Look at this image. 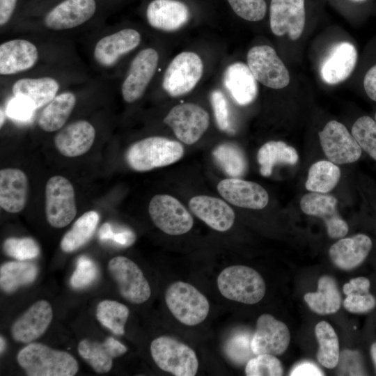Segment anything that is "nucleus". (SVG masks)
<instances>
[{
    "mask_svg": "<svg viewBox=\"0 0 376 376\" xmlns=\"http://www.w3.org/2000/svg\"><path fill=\"white\" fill-rule=\"evenodd\" d=\"M175 136L184 143L191 145L200 139L208 128V113L194 103L175 105L164 119Z\"/></svg>",
    "mask_w": 376,
    "mask_h": 376,
    "instance_id": "11",
    "label": "nucleus"
},
{
    "mask_svg": "<svg viewBox=\"0 0 376 376\" xmlns=\"http://www.w3.org/2000/svg\"><path fill=\"white\" fill-rule=\"evenodd\" d=\"M370 355L376 370V343L372 344L370 347Z\"/></svg>",
    "mask_w": 376,
    "mask_h": 376,
    "instance_id": "54",
    "label": "nucleus"
},
{
    "mask_svg": "<svg viewBox=\"0 0 376 376\" xmlns=\"http://www.w3.org/2000/svg\"><path fill=\"white\" fill-rule=\"evenodd\" d=\"M154 362L163 371L175 376H194L198 369L196 352L189 345L169 336L152 340L150 347Z\"/></svg>",
    "mask_w": 376,
    "mask_h": 376,
    "instance_id": "5",
    "label": "nucleus"
},
{
    "mask_svg": "<svg viewBox=\"0 0 376 376\" xmlns=\"http://www.w3.org/2000/svg\"><path fill=\"white\" fill-rule=\"evenodd\" d=\"M53 318V311L46 300L32 304L11 327L13 338L22 343H30L46 331Z\"/></svg>",
    "mask_w": 376,
    "mask_h": 376,
    "instance_id": "19",
    "label": "nucleus"
},
{
    "mask_svg": "<svg viewBox=\"0 0 376 376\" xmlns=\"http://www.w3.org/2000/svg\"><path fill=\"white\" fill-rule=\"evenodd\" d=\"M291 376L312 375L322 376L324 375L323 372L315 364L311 362H301L295 366L290 371Z\"/></svg>",
    "mask_w": 376,
    "mask_h": 376,
    "instance_id": "52",
    "label": "nucleus"
},
{
    "mask_svg": "<svg viewBox=\"0 0 376 376\" xmlns=\"http://www.w3.org/2000/svg\"><path fill=\"white\" fill-rule=\"evenodd\" d=\"M17 362L29 376H73L79 370L75 358L40 343H31L17 354Z\"/></svg>",
    "mask_w": 376,
    "mask_h": 376,
    "instance_id": "1",
    "label": "nucleus"
},
{
    "mask_svg": "<svg viewBox=\"0 0 376 376\" xmlns=\"http://www.w3.org/2000/svg\"><path fill=\"white\" fill-rule=\"evenodd\" d=\"M98 236L102 241H112L116 244L127 247L136 240L134 233L127 228L114 229L111 224L106 222L100 228Z\"/></svg>",
    "mask_w": 376,
    "mask_h": 376,
    "instance_id": "46",
    "label": "nucleus"
},
{
    "mask_svg": "<svg viewBox=\"0 0 376 376\" xmlns=\"http://www.w3.org/2000/svg\"><path fill=\"white\" fill-rule=\"evenodd\" d=\"M340 178V169L336 164L320 160L311 166L305 187L311 192L326 194L337 185Z\"/></svg>",
    "mask_w": 376,
    "mask_h": 376,
    "instance_id": "36",
    "label": "nucleus"
},
{
    "mask_svg": "<svg viewBox=\"0 0 376 376\" xmlns=\"http://www.w3.org/2000/svg\"><path fill=\"white\" fill-rule=\"evenodd\" d=\"M315 334L319 344L318 361L325 368H335L339 361V343L335 330L329 322L321 321L315 325Z\"/></svg>",
    "mask_w": 376,
    "mask_h": 376,
    "instance_id": "37",
    "label": "nucleus"
},
{
    "mask_svg": "<svg viewBox=\"0 0 376 376\" xmlns=\"http://www.w3.org/2000/svg\"><path fill=\"white\" fill-rule=\"evenodd\" d=\"M19 0H0V25L5 26L13 17Z\"/></svg>",
    "mask_w": 376,
    "mask_h": 376,
    "instance_id": "51",
    "label": "nucleus"
},
{
    "mask_svg": "<svg viewBox=\"0 0 376 376\" xmlns=\"http://www.w3.org/2000/svg\"><path fill=\"white\" fill-rule=\"evenodd\" d=\"M38 58L37 47L30 41L15 39L0 45V74L15 75L33 67Z\"/></svg>",
    "mask_w": 376,
    "mask_h": 376,
    "instance_id": "26",
    "label": "nucleus"
},
{
    "mask_svg": "<svg viewBox=\"0 0 376 376\" xmlns=\"http://www.w3.org/2000/svg\"><path fill=\"white\" fill-rule=\"evenodd\" d=\"M363 87L367 95L376 102V64L366 72L363 79Z\"/></svg>",
    "mask_w": 376,
    "mask_h": 376,
    "instance_id": "53",
    "label": "nucleus"
},
{
    "mask_svg": "<svg viewBox=\"0 0 376 376\" xmlns=\"http://www.w3.org/2000/svg\"><path fill=\"white\" fill-rule=\"evenodd\" d=\"M217 190L228 203L240 207L260 210L269 201V195L262 186L239 178L221 180L217 185Z\"/></svg>",
    "mask_w": 376,
    "mask_h": 376,
    "instance_id": "18",
    "label": "nucleus"
},
{
    "mask_svg": "<svg viewBox=\"0 0 376 376\" xmlns=\"http://www.w3.org/2000/svg\"><path fill=\"white\" fill-rule=\"evenodd\" d=\"M304 1L271 0L269 24L274 35H288L292 40L300 38L306 22Z\"/></svg>",
    "mask_w": 376,
    "mask_h": 376,
    "instance_id": "16",
    "label": "nucleus"
},
{
    "mask_svg": "<svg viewBox=\"0 0 376 376\" xmlns=\"http://www.w3.org/2000/svg\"><path fill=\"white\" fill-rule=\"evenodd\" d=\"M352 1L361 2V1H366V0H352Z\"/></svg>",
    "mask_w": 376,
    "mask_h": 376,
    "instance_id": "57",
    "label": "nucleus"
},
{
    "mask_svg": "<svg viewBox=\"0 0 376 376\" xmlns=\"http://www.w3.org/2000/svg\"><path fill=\"white\" fill-rule=\"evenodd\" d=\"M357 61V52L352 43H337L322 61L320 68L322 79L329 84H339L350 77Z\"/></svg>",
    "mask_w": 376,
    "mask_h": 376,
    "instance_id": "24",
    "label": "nucleus"
},
{
    "mask_svg": "<svg viewBox=\"0 0 376 376\" xmlns=\"http://www.w3.org/2000/svg\"><path fill=\"white\" fill-rule=\"evenodd\" d=\"M28 179L18 169L0 171V206L10 213L21 212L25 207L28 194Z\"/></svg>",
    "mask_w": 376,
    "mask_h": 376,
    "instance_id": "29",
    "label": "nucleus"
},
{
    "mask_svg": "<svg viewBox=\"0 0 376 376\" xmlns=\"http://www.w3.org/2000/svg\"><path fill=\"white\" fill-rule=\"evenodd\" d=\"M344 308L353 313H363L373 310L376 306V299L368 293L347 295L343 301Z\"/></svg>",
    "mask_w": 376,
    "mask_h": 376,
    "instance_id": "47",
    "label": "nucleus"
},
{
    "mask_svg": "<svg viewBox=\"0 0 376 376\" xmlns=\"http://www.w3.org/2000/svg\"><path fill=\"white\" fill-rule=\"evenodd\" d=\"M77 206L72 183L65 177L50 178L45 187V214L49 224L56 228L68 226L75 217Z\"/></svg>",
    "mask_w": 376,
    "mask_h": 376,
    "instance_id": "7",
    "label": "nucleus"
},
{
    "mask_svg": "<svg viewBox=\"0 0 376 376\" xmlns=\"http://www.w3.org/2000/svg\"><path fill=\"white\" fill-rule=\"evenodd\" d=\"M373 246L371 239L359 233L347 238H342L329 249L331 262L340 269H353L363 263Z\"/></svg>",
    "mask_w": 376,
    "mask_h": 376,
    "instance_id": "27",
    "label": "nucleus"
},
{
    "mask_svg": "<svg viewBox=\"0 0 376 376\" xmlns=\"http://www.w3.org/2000/svg\"><path fill=\"white\" fill-rule=\"evenodd\" d=\"M352 134L361 148L376 161V121L368 116L359 118L352 125Z\"/></svg>",
    "mask_w": 376,
    "mask_h": 376,
    "instance_id": "40",
    "label": "nucleus"
},
{
    "mask_svg": "<svg viewBox=\"0 0 376 376\" xmlns=\"http://www.w3.org/2000/svg\"><path fill=\"white\" fill-rule=\"evenodd\" d=\"M183 154L184 147L180 142L163 136H150L132 144L125 159L132 169L143 172L172 164Z\"/></svg>",
    "mask_w": 376,
    "mask_h": 376,
    "instance_id": "2",
    "label": "nucleus"
},
{
    "mask_svg": "<svg viewBox=\"0 0 376 376\" xmlns=\"http://www.w3.org/2000/svg\"><path fill=\"white\" fill-rule=\"evenodd\" d=\"M210 102L218 128L224 132H231L229 106L224 93L214 89L210 93Z\"/></svg>",
    "mask_w": 376,
    "mask_h": 376,
    "instance_id": "45",
    "label": "nucleus"
},
{
    "mask_svg": "<svg viewBox=\"0 0 376 376\" xmlns=\"http://www.w3.org/2000/svg\"><path fill=\"white\" fill-rule=\"evenodd\" d=\"M98 8V0H61L45 13L43 23L52 30L72 29L92 19Z\"/></svg>",
    "mask_w": 376,
    "mask_h": 376,
    "instance_id": "13",
    "label": "nucleus"
},
{
    "mask_svg": "<svg viewBox=\"0 0 376 376\" xmlns=\"http://www.w3.org/2000/svg\"><path fill=\"white\" fill-rule=\"evenodd\" d=\"M35 109H36L29 101L14 97L8 104L6 112L12 118L26 120L31 118Z\"/></svg>",
    "mask_w": 376,
    "mask_h": 376,
    "instance_id": "48",
    "label": "nucleus"
},
{
    "mask_svg": "<svg viewBox=\"0 0 376 376\" xmlns=\"http://www.w3.org/2000/svg\"><path fill=\"white\" fill-rule=\"evenodd\" d=\"M226 352L230 357L233 359H235L237 355L248 354L249 352H252L251 349V340H245L244 338H242V337L237 336L234 338H231L228 343Z\"/></svg>",
    "mask_w": 376,
    "mask_h": 376,
    "instance_id": "49",
    "label": "nucleus"
},
{
    "mask_svg": "<svg viewBox=\"0 0 376 376\" xmlns=\"http://www.w3.org/2000/svg\"><path fill=\"white\" fill-rule=\"evenodd\" d=\"M217 284L225 298L246 304L259 302L266 292L261 275L244 265H232L224 269L217 277Z\"/></svg>",
    "mask_w": 376,
    "mask_h": 376,
    "instance_id": "3",
    "label": "nucleus"
},
{
    "mask_svg": "<svg viewBox=\"0 0 376 376\" xmlns=\"http://www.w3.org/2000/svg\"><path fill=\"white\" fill-rule=\"evenodd\" d=\"M97 275V268L95 263L85 256H80L71 276L70 285L76 289L86 288L95 281Z\"/></svg>",
    "mask_w": 376,
    "mask_h": 376,
    "instance_id": "44",
    "label": "nucleus"
},
{
    "mask_svg": "<svg viewBox=\"0 0 376 376\" xmlns=\"http://www.w3.org/2000/svg\"><path fill=\"white\" fill-rule=\"evenodd\" d=\"M97 212L91 210L83 214L63 235L60 246L64 252H73L86 244L93 235L99 221Z\"/></svg>",
    "mask_w": 376,
    "mask_h": 376,
    "instance_id": "34",
    "label": "nucleus"
},
{
    "mask_svg": "<svg viewBox=\"0 0 376 376\" xmlns=\"http://www.w3.org/2000/svg\"><path fill=\"white\" fill-rule=\"evenodd\" d=\"M375 121H376V113H375Z\"/></svg>",
    "mask_w": 376,
    "mask_h": 376,
    "instance_id": "58",
    "label": "nucleus"
},
{
    "mask_svg": "<svg viewBox=\"0 0 376 376\" xmlns=\"http://www.w3.org/2000/svg\"><path fill=\"white\" fill-rule=\"evenodd\" d=\"M299 159L296 150L285 142L270 141L263 144L258 151L257 160L260 173L264 177L269 176L274 166L278 164H295Z\"/></svg>",
    "mask_w": 376,
    "mask_h": 376,
    "instance_id": "33",
    "label": "nucleus"
},
{
    "mask_svg": "<svg viewBox=\"0 0 376 376\" xmlns=\"http://www.w3.org/2000/svg\"><path fill=\"white\" fill-rule=\"evenodd\" d=\"M158 61L159 54L153 48L143 49L135 56L121 86L125 102L132 103L142 97L154 76Z\"/></svg>",
    "mask_w": 376,
    "mask_h": 376,
    "instance_id": "15",
    "label": "nucleus"
},
{
    "mask_svg": "<svg viewBox=\"0 0 376 376\" xmlns=\"http://www.w3.org/2000/svg\"><path fill=\"white\" fill-rule=\"evenodd\" d=\"M3 249L8 256L22 261L35 258L40 253L38 244L31 237L8 238Z\"/></svg>",
    "mask_w": 376,
    "mask_h": 376,
    "instance_id": "42",
    "label": "nucleus"
},
{
    "mask_svg": "<svg viewBox=\"0 0 376 376\" xmlns=\"http://www.w3.org/2000/svg\"><path fill=\"white\" fill-rule=\"evenodd\" d=\"M129 314V308L115 300H102L96 308L97 320L103 327L117 336L125 334V326Z\"/></svg>",
    "mask_w": 376,
    "mask_h": 376,
    "instance_id": "39",
    "label": "nucleus"
},
{
    "mask_svg": "<svg viewBox=\"0 0 376 376\" xmlns=\"http://www.w3.org/2000/svg\"><path fill=\"white\" fill-rule=\"evenodd\" d=\"M0 352L1 354H2V352H3L4 350H5V347H6V341H5V339L4 338L1 336H0Z\"/></svg>",
    "mask_w": 376,
    "mask_h": 376,
    "instance_id": "55",
    "label": "nucleus"
},
{
    "mask_svg": "<svg viewBox=\"0 0 376 376\" xmlns=\"http://www.w3.org/2000/svg\"><path fill=\"white\" fill-rule=\"evenodd\" d=\"M189 207L196 217L215 230L225 232L234 224V211L220 198L196 196L190 199Z\"/></svg>",
    "mask_w": 376,
    "mask_h": 376,
    "instance_id": "22",
    "label": "nucleus"
},
{
    "mask_svg": "<svg viewBox=\"0 0 376 376\" xmlns=\"http://www.w3.org/2000/svg\"><path fill=\"white\" fill-rule=\"evenodd\" d=\"M0 113H1V114H0V116H1L0 126L1 127L3 123V120H4V115H3V111L2 109H1Z\"/></svg>",
    "mask_w": 376,
    "mask_h": 376,
    "instance_id": "56",
    "label": "nucleus"
},
{
    "mask_svg": "<svg viewBox=\"0 0 376 376\" xmlns=\"http://www.w3.org/2000/svg\"><path fill=\"white\" fill-rule=\"evenodd\" d=\"M146 17L150 26L163 31H175L189 20V8L178 0H152L147 6Z\"/></svg>",
    "mask_w": 376,
    "mask_h": 376,
    "instance_id": "21",
    "label": "nucleus"
},
{
    "mask_svg": "<svg viewBox=\"0 0 376 376\" xmlns=\"http://www.w3.org/2000/svg\"><path fill=\"white\" fill-rule=\"evenodd\" d=\"M247 376H281L283 368L280 360L269 354L256 355L249 359L245 366Z\"/></svg>",
    "mask_w": 376,
    "mask_h": 376,
    "instance_id": "41",
    "label": "nucleus"
},
{
    "mask_svg": "<svg viewBox=\"0 0 376 376\" xmlns=\"http://www.w3.org/2000/svg\"><path fill=\"white\" fill-rule=\"evenodd\" d=\"M166 304L180 323L195 326L208 315L210 304L207 297L190 283L175 281L165 292Z\"/></svg>",
    "mask_w": 376,
    "mask_h": 376,
    "instance_id": "4",
    "label": "nucleus"
},
{
    "mask_svg": "<svg viewBox=\"0 0 376 376\" xmlns=\"http://www.w3.org/2000/svg\"><path fill=\"white\" fill-rule=\"evenodd\" d=\"M76 104V97L70 92L56 95L42 109L38 124L44 131L52 132L62 128Z\"/></svg>",
    "mask_w": 376,
    "mask_h": 376,
    "instance_id": "32",
    "label": "nucleus"
},
{
    "mask_svg": "<svg viewBox=\"0 0 376 376\" xmlns=\"http://www.w3.org/2000/svg\"><path fill=\"white\" fill-rule=\"evenodd\" d=\"M338 201L331 195L311 192L300 200V207L307 215L321 218L324 222L329 236L342 238L347 235L349 228L337 210Z\"/></svg>",
    "mask_w": 376,
    "mask_h": 376,
    "instance_id": "17",
    "label": "nucleus"
},
{
    "mask_svg": "<svg viewBox=\"0 0 376 376\" xmlns=\"http://www.w3.org/2000/svg\"><path fill=\"white\" fill-rule=\"evenodd\" d=\"M108 270L116 283L121 296L136 304H142L151 295L150 284L140 267L125 256H116L108 263Z\"/></svg>",
    "mask_w": 376,
    "mask_h": 376,
    "instance_id": "9",
    "label": "nucleus"
},
{
    "mask_svg": "<svg viewBox=\"0 0 376 376\" xmlns=\"http://www.w3.org/2000/svg\"><path fill=\"white\" fill-rule=\"evenodd\" d=\"M235 13L251 22L263 19L267 12L265 0H228Z\"/></svg>",
    "mask_w": 376,
    "mask_h": 376,
    "instance_id": "43",
    "label": "nucleus"
},
{
    "mask_svg": "<svg viewBox=\"0 0 376 376\" xmlns=\"http://www.w3.org/2000/svg\"><path fill=\"white\" fill-rule=\"evenodd\" d=\"M58 89L59 84L56 79L43 77L20 79L14 83L12 91L14 97L25 99L38 109L53 100Z\"/></svg>",
    "mask_w": 376,
    "mask_h": 376,
    "instance_id": "30",
    "label": "nucleus"
},
{
    "mask_svg": "<svg viewBox=\"0 0 376 376\" xmlns=\"http://www.w3.org/2000/svg\"><path fill=\"white\" fill-rule=\"evenodd\" d=\"M290 340V334L286 324L265 313L257 320L256 331L251 339V349L255 355L278 356L285 352Z\"/></svg>",
    "mask_w": 376,
    "mask_h": 376,
    "instance_id": "14",
    "label": "nucleus"
},
{
    "mask_svg": "<svg viewBox=\"0 0 376 376\" xmlns=\"http://www.w3.org/2000/svg\"><path fill=\"white\" fill-rule=\"evenodd\" d=\"M141 40L138 31L133 29L120 30L97 41L93 51L94 58L102 67H111L123 56L136 48Z\"/></svg>",
    "mask_w": 376,
    "mask_h": 376,
    "instance_id": "20",
    "label": "nucleus"
},
{
    "mask_svg": "<svg viewBox=\"0 0 376 376\" xmlns=\"http://www.w3.org/2000/svg\"><path fill=\"white\" fill-rule=\"evenodd\" d=\"M127 347L113 337L103 342L84 339L78 345L80 357L97 373H107L112 368L113 359L124 354Z\"/></svg>",
    "mask_w": 376,
    "mask_h": 376,
    "instance_id": "25",
    "label": "nucleus"
},
{
    "mask_svg": "<svg viewBox=\"0 0 376 376\" xmlns=\"http://www.w3.org/2000/svg\"><path fill=\"white\" fill-rule=\"evenodd\" d=\"M223 83L233 100L239 105L252 103L258 94L257 80L248 65L235 62L229 65L223 77Z\"/></svg>",
    "mask_w": 376,
    "mask_h": 376,
    "instance_id": "28",
    "label": "nucleus"
},
{
    "mask_svg": "<svg viewBox=\"0 0 376 376\" xmlns=\"http://www.w3.org/2000/svg\"><path fill=\"white\" fill-rule=\"evenodd\" d=\"M216 164L228 176L240 178L244 175L248 164L244 152L237 145L224 143L212 151Z\"/></svg>",
    "mask_w": 376,
    "mask_h": 376,
    "instance_id": "38",
    "label": "nucleus"
},
{
    "mask_svg": "<svg viewBox=\"0 0 376 376\" xmlns=\"http://www.w3.org/2000/svg\"><path fill=\"white\" fill-rule=\"evenodd\" d=\"M304 299L314 313L324 315L336 313L341 304V295L335 279L327 275L318 282V291L307 292Z\"/></svg>",
    "mask_w": 376,
    "mask_h": 376,
    "instance_id": "31",
    "label": "nucleus"
},
{
    "mask_svg": "<svg viewBox=\"0 0 376 376\" xmlns=\"http://www.w3.org/2000/svg\"><path fill=\"white\" fill-rule=\"evenodd\" d=\"M246 59L254 77L264 86L281 89L289 84V72L272 47L255 46L249 50Z\"/></svg>",
    "mask_w": 376,
    "mask_h": 376,
    "instance_id": "10",
    "label": "nucleus"
},
{
    "mask_svg": "<svg viewBox=\"0 0 376 376\" xmlns=\"http://www.w3.org/2000/svg\"><path fill=\"white\" fill-rule=\"evenodd\" d=\"M95 138V130L88 121H75L55 136L54 142L58 151L68 157L82 155L89 150Z\"/></svg>",
    "mask_w": 376,
    "mask_h": 376,
    "instance_id": "23",
    "label": "nucleus"
},
{
    "mask_svg": "<svg viewBox=\"0 0 376 376\" xmlns=\"http://www.w3.org/2000/svg\"><path fill=\"white\" fill-rule=\"evenodd\" d=\"M148 212L153 224L162 232L171 235L188 233L194 220L185 207L168 194H157L150 201Z\"/></svg>",
    "mask_w": 376,
    "mask_h": 376,
    "instance_id": "8",
    "label": "nucleus"
},
{
    "mask_svg": "<svg viewBox=\"0 0 376 376\" xmlns=\"http://www.w3.org/2000/svg\"><path fill=\"white\" fill-rule=\"evenodd\" d=\"M318 135L324 153L333 163L350 164L360 158L362 149L343 124L331 120Z\"/></svg>",
    "mask_w": 376,
    "mask_h": 376,
    "instance_id": "12",
    "label": "nucleus"
},
{
    "mask_svg": "<svg viewBox=\"0 0 376 376\" xmlns=\"http://www.w3.org/2000/svg\"><path fill=\"white\" fill-rule=\"evenodd\" d=\"M370 282L363 276L352 279L343 285V291L346 295L354 294H366L369 292Z\"/></svg>",
    "mask_w": 376,
    "mask_h": 376,
    "instance_id": "50",
    "label": "nucleus"
},
{
    "mask_svg": "<svg viewBox=\"0 0 376 376\" xmlns=\"http://www.w3.org/2000/svg\"><path fill=\"white\" fill-rule=\"evenodd\" d=\"M203 63L193 52H182L176 55L164 72L162 87L171 97H179L191 92L201 79Z\"/></svg>",
    "mask_w": 376,
    "mask_h": 376,
    "instance_id": "6",
    "label": "nucleus"
},
{
    "mask_svg": "<svg viewBox=\"0 0 376 376\" xmlns=\"http://www.w3.org/2000/svg\"><path fill=\"white\" fill-rule=\"evenodd\" d=\"M38 274L37 267L31 263L11 261L0 268V286L6 293H12L19 287L33 282Z\"/></svg>",
    "mask_w": 376,
    "mask_h": 376,
    "instance_id": "35",
    "label": "nucleus"
}]
</instances>
